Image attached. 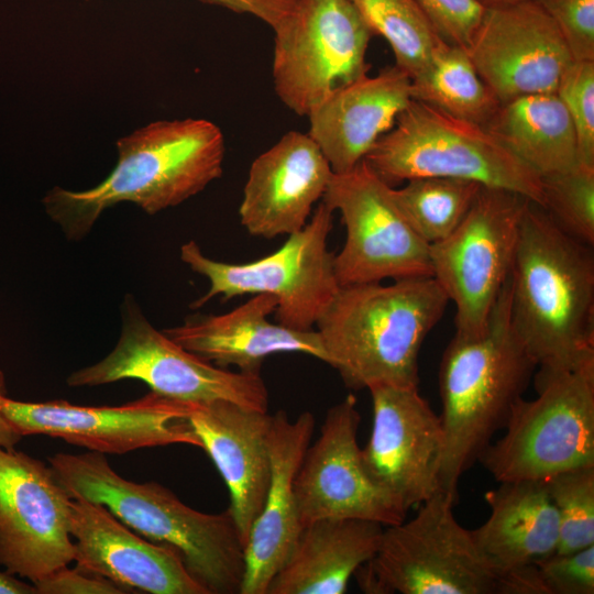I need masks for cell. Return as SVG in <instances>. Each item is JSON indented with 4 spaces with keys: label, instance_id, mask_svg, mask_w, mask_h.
I'll return each mask as SVG.
<instances>
[{
    "label": "cell",
    "instance_id": "23",
    "mask_svg": "<svg viewBox=\"0 0 594 594\" xmlns=\"http://www.w3.org/2000/svg\"><path fill=\"white\" fill-rule=\"evenodd\" d=\"M272 416L268 435L271 480L263 508L245 544V572L240 594L267 593L301 530L295 480L310 444L316 419L310 411H302L294 420L284 410Z\"/></svg>",
    "mask_w": 594,
    "mask_h": 594
},
{
    "label": "cell",
    "instance_id": "25",
    "mask_svg": "<svg viewBox=\"0 0 594 594\" xmlns=\"http://www.w3.org/2000/svg\"><path fill=\"white\" fill-rule=\"evenodd\" d=\"M384 527L359 518L304 526L266 594H343L356 570L376 553Z\"/></svg>",
    "mask_w": 594,
    "mask_h": 594
},
{
    "label": "cell",
    "instance_id": "5",
    "mask_svg": "<svg viewBox=\"0 0 594 594\" xmlns=\"http://www.w3.org/2000/svg\"><path fill=\"white\" fill-rule=\"evenodd\" d=\"M535 361L510 317V277L477 336L454 333L439 366L440 414L444 432L441 490L458 498V485L504 429L528 387Z\"/></svg>",
    "mask_w": 594,
    "mask_h": 594
},
{
    "label": "cell",
    "instance_id": "31",
    "mask_svg": "<svg viewBox=\"0 0 594 594\" xmlns=\"http://www.w3.org/2000/svg\"><path fill=\"white\" fill-rule=\"evenodd\" d=\"M542 208L575 240L594 244V167H574L541 177Z\"/></svg>",
    "mask_w": 594,
    "mask_h": 594
},
{
    "label": "cell",
    "instance_id": "33",
    "mask_svg": "<svg viewBox=\"0 0 594 594\" xmlns=\"http://www.w3.org/2000/svg\"><path fill=\"white\" fill-rule=\"evenodd\" d=\"M556 95L575 130L578 163L594 167V61H573L561 76Z\"/></svg>",
    "mask_w": 594,
    "mask_h": 594
},
{
    "label": "cell",
    "instance_id": "6",
    "mask_svg": "<svg viewBox=\"0 0 594 594\" xmlns=\"http://www.w3.org/2000/svg\"><path fill=\"white\" fill-rule=\"evenodd\" d=\"M389 186L418 177L472 180L542 206L541 177L483 125L411 100L364 157Z\"/></svg>",
    "mask_w": 594,
    "mask_h": 594
},
{
    "label": "cell",
    "instance_id": "1",
    "mask_svg": "<svg viewBox=\"0 0 594 594\" xmlns=\"http://www.w3.org/2000/svg\"><path fill=\"white\" fill-rule=\"evenodd\" d=\"M592 248L528 201L510 272V317L539 371L594 362Z\"/></svg>",
    "mask_w": 594,
    "mask_h": 594
},
{
    "label": "cell",
    "instance_id": "37",
    "mask_svg": "<svg viewBox=\"0 0 594 594\" xmlns=\"http://www.w3.org/2000/svg\"><path fill=\"white\" fill-rule=\"evenodd\" d=\"M36 594H131L133 590L79 568L61 566L32 583Z\"/></svg>",
    "mask_w": 594,
    "mask_h": 594
},
{
    "label": "cell",
    "instance_id": "24",
    "mask_svg": "<svg viewBox=\"0 0 594 594\" xmlns=\"http://www.w3.org/2000/svg\"><path fill=\"white\" fill-rule=\"evenodd\" d=\"M413 100L411 79L396 65L330 92L308 113V134L334 174L354 168Z\"/></svg>",
    "mask_w": 594,
    "mask_h": 594
},
{
    "label": "cell",
    "instance_id": "9",
    "mask_svg": "<svg viewBox=\"0 0 594 594\" xmlns=\"http://www.w3.org/2000/svg\"><path fill=\"white\" fill-rule=\"evenodd\" d=\"M332 226L333 210L321 202L305 227L288 235L280 249L244 264L207 257L195 241L183 244L182 261L210 283L208 292L190 308H200L218 295L227 300L246 294H270L277 299V322L311 330L339 288L334 254L327 245Z\"/></svg>",
    "mask_w": 594,
    "mask_h": 594
},
{
    "label": "cell",
    "instance_id": "7",
    "mask_svg": "<svg viewBox=\"0 0 594 594\" xmlns=\"http://www.w3.org/2000/svg\"><path fill=\"white\" fill-rule=\"evenodd\" d=\"M538 396L519 398L480 462L497 482L546 480L594 465V362L539 371Z\"/></svg>",
    "mask_w": 594,
    "mask_h": 594
},
{
    "label": "cell",
    "instance_id": "19",
    "mask_svg": "<svg viewBox=\"0 0 594 594\" xmlns=\"http://www.w3.org/2000/svg\"><path fill=\"white\" fill-rule=\"evenodd\" d=\"M69 531L76 566L151 594H207L188 573L178 552L138 535L109 509L72 498Z\"/></svg>",
    "mask_w": 594,
    "mask_h": 594
},
{
    "label": "cell",
    "instance_id": "35",
    "mask_svg": "<svg viewBox=\"0 0 594 594\" xmlns=\"http://www.w3.org/2000/svg\"><path fill=\"white\" fill-rule=\"evenodd\" d=\"M551 18L573 61H594V0H534Z\"/></svg>",
    "mask_w": 594,
    "mask_h": 594
},
{
    "label": "cell",
    "instance_id": "17",
    "mask_svg": "<svg viewBox=\"0 0 594 594\" xmlns=\"http://www.w3.org/2000/svg\"><path fill=\"white\" fill-rule=\"evenodd\" d=\"M360 422L351 394L327 411L295 480L301 528L327 518H359L383 526L406 519L407 512L373 482L363 465L356 440Z\"/></svg>",
    "mask_w": 594,
    "mask_h": 594
},
{
    "label": "cell",
    "instance_id": "39",
    "mask_svg": "<svg viewBox=\"0 0 594 594\" xmlns=\"http://www.w3.org/2000/svg\"><path fill=\"white\" fill-rule=\"evenodd\" d=\"M7 395L4 373L0 370V396ZM23 437L0 414V446L7 449L14 448Z\"/></svg>",
    "mask_w": 594,
    "mask_h": 594
},
{
    "label": "cell",
    "instance_id": "20",
    "mask_svg": "<svg viewBox=\"0 0 594 594\" xmlns=\"http://www.w3.org/2000/svg\"><path fill=\"white\" fill-rule=\"evenodd\" d=\"M332 175L308 133L287 132L251 164L239 208L241 224L265 239L301 230Z\"/></svg>",
    "mask_w": 594,
    "mask_h": 594
},
{
    "label": "cell",
    "instance_id": "3",
    "mask_svg": "<svg viewBox=\"0 0 594 594\" xmlns=\"http://www.w3.org/2000/svg\"><path fill=\"white\" fill-rule=\"evenodd\" d=\"M118 162L97 186L54 187L43 198L47 215L69 240L86 237L100 215L132 202L148 215L175 207L222 174L224 136L206 119L160 120L117 141Z\"/></svg>",
    "mask_w": 594,
    "mask_h": 594
},
{
    "label": "cell",
    "instance_id": "36",
    "mask_svg": "<svg viewBox=\"0 0 594 594\" xmlns=\"http://www.w3.org/2000/svg\"><path fill=\"white\" fill-rule=\"evenodd\" d=\"M415 1L447 43L469 47L485 10L477 0Z\"/></svg>",
    "mask_w": 594,
    "mask_h": 594
},
{
    "label": "cell",
    "instance_id": "18",
    "mask_svg": "<svg viewBox=\"0 0 594 594\" xmlns=\"http://www.w3.org/2000/svg\"><path fill=\"white\" fill-rule=\"evenodd\" d=\"M466 52L501 105L556 94L573 62L559 29L534 0L486 8Z\"/></svg>",
    "mask_w": 594,
    "mask_h": 594
},
{
    "label": "cell",
    "instance_id": "4",
    "mask_svg": "<svg viewBox=\"0 0 594 594\" xmlns=\"http://www.w3.org/2000/svg\"><path fill=\"white\" fill-rule=\"evenodd\" d=\"M449 299L431 276L339 286L316 322L327 364L351 389L418 387V356Z\"/></svg>",
    "mask_w": 594,
    "mask_h": 594
},
{
    "label": "cell",
    "instance_id": "8",
    "mask_svg": "<svg viewBox=\"0 0 594 594\" xmlns=\"http://www.w3.org/2000/svg\"><path fill=\"white\" fill-rule=\"evenodd\" d=\"M440 491L410 520L385 526L374 557L354 578L367 594H495L497 575Z\"/></svg>",
    "mask_w": 594,
    "mask_h": 594
},
{
    "label": "cell",
    "instance_id": "11",
    "mask_svg": "<svg viewBox=\"0 0 594 594\" xmlns=\"http://www.w3.org/2000/svg\"><path fill=\"white\" fill-rule=\"evenodd\" d=\"M272 28L274 89L296 114L370 69L374 34L351 0H290Z\"/></svg>",
    "mask_w": 594,
    "mask_h": 594
},
{
    "label": "cell",
    "instance_id": "26",
    "mask_svg": "<svg viewBox=\"0 0 594 594\" xmlns=\"http://www.w3.org/2000/svg\"><path fill=\"white\" fill-rule=\"evenodd\" d=\"M499 483L485 494L488 518L470 530L497 576L554 553L559 542L558 513L544 480Z\"/></svg>",
    "mask_w": 594,
    "mask_h": 594
},
{
    "label": "cell",
    "instance_id": "10",
    "mask_svg": "<svg viewBox=\"0 0 594 594\" xmlns=\"http://www.w3.org/2000/svg\"><path fill=\"white\" fill-rule=\"evenodd\" d=\"M121 315L113 350L96 364L73 372L66 380L69 387L139 380L152 392L188 405L224 399L267 411L268 393L261 375L221 369L187 351L156 330L131 295L125 296Z\"/></svg>",
    "mask_w": 594,
    "mask_h": 594
},
{
    "label": "cell",
    "instance_id": "12",
    "mask_svg": "<svg viewBox=\"0 0 594 594\" xmlns=\"http://www.w3.org/2000/svg\"><path fill=\"white\" fill-rule=\"evenodd\" d=\"M530 201L482 186L460 224L429 245L432 277L455 307V333L477 336L508 280L522 213Z\"/></svg>",
    "mask_w": 594,
    "mask_h": 594
},
{
    "label": "cell",
    "instance_id": "41",
    "mask_svg": "<svg viewBox=\"0 0 594 594\" xmlns=\"http://www.w3.org/2000/svg\"><path fill=\"white\" fill-rule=\"evenodd\" d=\"M485 9L514 4L524 0H477Z\"/></svg>",
    "mask_w": 594,
    "mask_h": 594
},
{
    "label": "cell",
    "instance_id": "15",
    "mask_svg": "<svg viewBox=\"0 0 594 594\" xmlns=\"http://www.w3.org/2000/svg\"><path fill=\"white\" fill-rule=\"evenodd\" d=\"M72 497L38 459L0 446V565L31 583L74 561Z\"/></svg>",
    "mask_w": 594,
    "mask_h": 594
},
{
    "label": "cell",
    "instance_id": "38",
    "mask_svg": "<svg viewBox=\"0 0 594 594\" xmlns=\"http://www.w3.org/2000/svg\"><path fill=\"white\" fill-rule=\"evenodd\" d=\"M220 4L235 12L250 13L271 26L278 20L288 7L289 0H205Z\"/></svg>",
    "mask_w": 594,
    "mask_h": 594
},
{
    "label": "cell",
    "instance_id": "32",
    "mask_svg": "<svg viewBox=\"0 0 594 594\" xmlns=\"http://www.w3.org/2000/svg\"><path fill=\"white\" fill-rule=\"evenodd\" d=\"M544 483L559 518L554 553L594 546V465L558 473Z\"/></svg>",
    "mask_w": 594,
    "mask_h": 594
},
{
    "label": "cell",
    "instance_id": "22",
    "mask_svg": "<svg viewBox=\"0 0 594 594\" xmlns=\"http://www.w3.org/2000/svg\"><path fill=\"white\" fill-rule=\"evenodd\" d=\"M277 299L255 294L222 315H196L163 332L187 351L213 365L261 375L264 360L276 353H302L327 363L321 338L315 330H297L267 319Z\"/></svg>",
    "mask_w": 594,
    "mask_h": 594
},
{
    "label": "cell",
    "instance_id": "34",
    "mask_svg": "<svg viewBox=\"0 0 594 594\" xmlns=\"http://www.w3.org/2000/svg\"><path fill=\"white\" fill-rule=\"evenodd\" d=\"M547 594L594 593V546L535 561Z\"/></svg>",
    "mask_w": 594,
    "mask_h": 594
},
{
    "label": "cell",
    "instance_id": "27",
    "mask_svg": "<svg viewBox=\"0 0 594 594\" xmlns=\"http://www.w3.org/2000/svg\"><path fill=\"white\" fill-rule=\"evenodd\" d=\"M484 128L540 177L579 164L575 130L556 94L502 103Z\"/></svg>",
    "mask_w": 594,
    "mask_h": 594
},
{
    "label": "cell",
    "instance_id": "21",
    "mask_svg": "<svg viewBox=\"0 0 594 594\" xmlns=\"http://www.w3.org/2000/svg\"><path fill=\"white\" fill-rule=\"evenodd\" d=\"M267 411L219 399L194 405L188 416L193 431L228 486L230 510L246 544L271 480Z\"/></svg>",
    "mask_w": 594,
    "mask_h": 594
},
{
    "label": "cell",
    "instance_id": "28",
    "mask_svg": "<svg viewBox=\"0 0 594 594\" xmlns=\"http://www.w3.org/2000/svg\"><path fill=\"white\" fill-rule=\"evenodd\" d=\"M411 97L483 127L501 105L480 77L466 50L446 41L411 79Z\"/></svg>",
    "mask_w": 594,
    "mask_h": 594
},
{
    "label": "cell",
    "instance_id": "40",
    "mask_svg": "<svg viewBox=\"0 0 594 594\" xmlns=\"http://www.w3.org/2000/svg\"><path fill=\"white\" fill-rule=\"evenodd\" d=\"M0 594H36L34 585L20 581L14 575L0 572Z\"/></svg>",
    "mask_w": 594,
    "mask_h": 594
},
{
    "label": "cell",
    "instance_id": "14",
    "mask_svg": "<svg viewBox=\"0 0 594 594\" xmlns=\"http://www.w3.org/2000/svg\"><path fill=\"white\" fill-rule=\"evenodd\" d=\"M193 406L152 391L113 407H86L65 400L30 403L0 396V414L22 437L61 438L103 454L169 444L201 448L188 421Z\"/></svg>",
    "mask_w": 594,
    "mask_h": 594
},
{
    "label": "cell",
    "instance_id": "29",
    "mask_svg": "<svg viewBox=\"0 0 594 594\" xmlns=\"http://www.w3.org/2000/svg\"><path fill=\"white\" fill-rule=\"evenodd\" d=\"M392 187L393 198L417 234L428 244L448 237L463 220L482 185L449 177L408 179Z\"/></svg>",
    "mask_w": 594,
    "mask_h": 594
},
{
    "label": "cell",
    "instance_id": "16",
    "mask_svg": "<svg viewBox=\"0 0 594 594\" xmlns=\"http://www.w3.org/2000/svg\"><path fill=\"white\" fill-rule=\"evenodd\" d=\"M369 391L373 425L361 449L363 465L373 482L408 512L442 491L441 418L418 387L378 385Z\"/></svg>",
    "mask_w": 594,
    "mask_h": 594
},
{
    "label": "cell",
    "instance_id": "13",
    "mask_svg": "<svg viewBox=\"0 0 594 594\" xmlns=\"http://www.w3.org/2000/svg\"><path fill=\"white\" fill-rule=\"evenodd\" d=\"M392 187L364 160L349 172L333 173L322 202L340 212L346 231L333 257L339 286L432 277L430 244L405 219Z\"/></svg>",
    "mask_w": 594,
    "mask_h": 594
},
{
    "label": "cell",
    "instance_id": "30",
    "mask_svg": "<svg viewBox=\"0 0 594 594\" xmlns=\"http://www.w3.org/2000/svg\"><path fill=\"white\" fill-rule=\"evenodd\" d=\"M373 34L383 36L395 65L410 79L429 63L444 41L415 0H351Z\"/></svg>",
    "mask_w": 594,
    "mask_h": 594
},
{
    "label": "cell",
    "instance_id": "2",
    "mask_svg": "<svg viewBox=\"0 0 594 594\" xmlns=\"http://www.w3.org/2000/svg\"><path fill=\"white\" fill-rule=\"evenodd\" d=\"M48 465L72 498L106 506L143 538L175 549L207 594H240L245 544L230 508L206 514L156 482L125 480L103 453H56Z\"/></svg>",
    "mask_w": 594,
    "mask_h": 594
}]
</instances>
